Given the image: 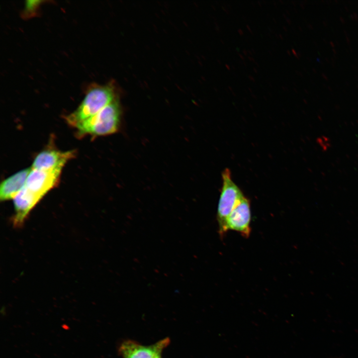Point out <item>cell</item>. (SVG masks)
Masks as SVG:
<instances>
[{
  "label": "cell",
  "instance_id": "ba28073f",
  "mask_svg": "<svg viewBox=\"0 0 358 358\" xmlns=\"http://www.w3.org/2000/svg\"><path fill=\"white\" fill-rule=\"evenodd\" d=\"M41 199L24 186L13 199L15 210L14 225L16 227L22 225L29 212Z\"/></svg>",
  "mask_w": 358,
  "mask_h": 358
},
{
  "label": "cell",
  "instance_id": "3957f363",
  "mask_svg": "<svg viewBox=\"0 0 358 358\" xmlns=\"http://www.w3.org/2000/svg\"><path fill=\"white\" fill-rule=\"evenodd\" d=\"M222 187L217 208V221L220 235L225 233L227 218L244 197L241 190L233 181L231 172L225 169L222 174Z\"/></svg>",
  "mask_w": 358,
  "mask_h": 358
},
{
  "label": "cell",
  "instance_id": "9c48e42d",
  "mask_svg": "<svg viewBox=\"0 0 358 358\" xmlns=\"http://www.w3.org/2000/svg\"><path fill=\"white\" fill-rule=\"evenodd\" d=\"M31 170L26 168L18 171L3 180L0 185V199L5 201L13 199L25 186L27 178Z\"/></svg>",
  "mask_w": 358,
  "mask_h": 358
},
{
  "label": "cell",
  "instance_id": "6da1fadb",
  "mask_svg": "<svg viewBox=\"0 0 358 358\" xmlns=\"http://www.w3.org/2000/svg\"><path fill=\"white\" fill-rule=\"evenodd\" d=\"M121 108L116 98L94 115L77 124L75 127L79 135L100 136L115 133L119 128Z\"/></svg>",
  "mask_w": 358,
  "mask_h": 358
},
{
  "label": "cell",
  "instance_id": "7a4b0ae2",
  "mask_svg": "<svg viewBox=\"0 0 358 358\" xmlns=\"http://www.w3.org/2000/svg\"><path fill=\"white\" fill-rule=\"evenodd\" d=\"M111 85L97 86L90 88L74 112L68 115L67 122L73 127L94 115L116 99Z\"/></svg>",
  "mask_w": 358,
  "mask_h": 358
},
{
  "label": "cell",
  "instance_id": "30bf717a",
  "mask_svg": "<svg viewBox=\"0 0 358 358\" xmlns=\"http://www.w3.org/2000/svg\"><path fill=\"white\" fill-rule=\"evenodd\" d=\"M39 0H27L24 9L25 13H31L33 11L40 3Z\"/></svg>",
  "mask_w": 358,
  "mask_h": 358
},
{
  "label": "cell",
  "instance_id": "5b68a950",
  "mask_svg": "<svg viewBox=\"0 0 358 358\" xmlns=\"http://www.w3.org/2000/svg\"><path fill=\"white\" fill-rule=\"evenodd\" d=\"M61 171V169L40 170L31 168L25 186L42 198L59 182Z\"/></svg>",
  "mask_w": 358,
  "mask_h": 358
},
{
  "label": "cell",
  "instance_id": "8992f818",
  "mask_svg": "<svg viewBox=\"0 0 358 358\" xmlns=\"http://www.w3.org/2000/svg\"><path fill=\"white\" fill-rule=\"evenodd\" d=\"M251 219L250 201L244 196L227 218L225 233L231 230L238 232L242 236L248 237L251 232Z\"/></svg>",
  "mask_w": 358,
  "mask_h": 358
},
{
  "label": "cell",
  "instance_id": "277c9868",
  "mask_svg": "<svg viewBox=\"0 0 358 358\" xmlns=\"http://www.w3.org/2000/svg\"><path fill=\"white\" fill-rule=\"evenodd\" d=\"M170 343L169 338L148 346L141 345L132 340H126L120 344L118 351L122 358H156L162 355Z\"/></svg>",
  "mask_w": 358,
  "mask_h": 358
},
{
  "label": "cell",
  "instance_id": "8fae6325",
  "mask_svg": "<svg viewBox=\"0 0 358 358\" xmlns=\"http://www.w3.org/2000/svg\"><path fill=\"white\" fill-rule=\"evenodd\" d=\"M156 358H162V355H160V356L157 357Z\"/></svg>",
  "mask_w": 358,
  "mask_h": 358
},
{
  "label": "cell",
  "instance_id": "52a82bcc",
  "mask_svg": "<svg viewBox=\"0 0 358 358\" xmlns=\"http://www.w3.org/2000/svg\"><path fill=\"white\" fill-rule=\"evenodd\" d=\"M75 152L60 151L47 149L39 153L34 158L31 168L40 170L61 169L70 159L74 157Z\"/></svg>",
  "mask_w": 358,
  "mask_h": 358
}]
</instances>
